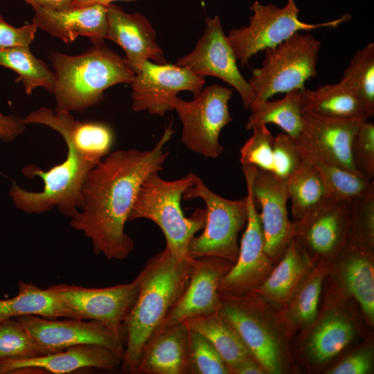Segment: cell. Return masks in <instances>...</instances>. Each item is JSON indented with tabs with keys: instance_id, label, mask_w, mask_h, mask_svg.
Masks as SVG:
<instances>
[{
	"instance_id": "6da1fadb",
	"label": "cell",
	"mask_w": 374,
	"mask_h": 374,
	"mask_svg": "<svg viewBox=\"0 0 374 374\" xmlns=\"http://www.w3.org/2000/svg\"><path fill=\"white\" fill-rule=\"evenodd\" d=\"M172 134L170 124L151 150L110 152L88 174L82 208L70 224L91 240L95 254L123 260L132 252L134 241L125 224L143 180L163 169L169 154L166 145Z\"/></svg>"
},
{
	"instance_id": "7a4b0ae2",
	"label": "cell",
	"mask_w": 374,
	"mask_h": 374,
	"mask_svg": "<svg viewBox=\"0 0 374 374\" xmlns=\"http://www.w3.org/2000/svg\"><path fill=\"white\" fill-rule=\"evenodd\" d=\"M194 260L178 258L165 248L138 274L139 293L123 323V371L136 373L145 346L187 287Z\"/></svg>"
},
{
	"instance_id": "3957f363",
	"label": "cell",
	"mask_w": 374,
	"mask_h": 374,
	"mask_svg": "<svg viewBox=\"0 0 374 374\" xmlns=\"http://www.w3.org/2000/svg\"><path fill=\"white\" fill-rule=\"evenodd\" d=\"M51 60L56 77L55 111L84 110L98 103L106 89L130 84L135 75L125 59L103 44L79 55L51 53Z\"/></svg>"
},
{
	"instance_id": "277c9868",
	"label": "cell",
	"mask_w": 374,
	"mask_h": 374,
	"mask_svg": "<svg viewBox=\"0 0 374 374\" xmlns=\"http://www.w3.org/2000/svg\"><path fill=\"white\" fill-rule=\"evenodd\" d=\"M154 172L141 184L130 211L128 221L144 218L154 222L162 231L169 251L180 259L189 258L188 249L196 233L204 227L206 210L198 208L185 217L181 208L184 192L195 180L190 172L173 181H167Z\"/></svg>"
},
{
	"instance_id": "5b68a950",
	"label": "cell",
	"mask_w": 374,
	"mask_h": 374,
	"mask_svg": "<svg viewBox=\"0 0 374 374\" xmlns=\"http://www.w3.org/2000/svg\"><path fill=\"white\" fill-rule=\"evenodd\" d=\"M66 145V159L47 171L35 165L23 169L26 177H41L44 187L40 192H30L13 182L10 195L18 209L40 214L56 207L62 215L71 219L82 209V187L96 165L80 156L71 145Z\"/></svg>"
},
{
	"instance_id": "8992f818",
	"label": "cell",
	"mask_w": 374,
	"mask_h": 374,
	"mask_svg": "<svg viewBox=\"0 0 374 374\" xmlns=\"http://www.w3.org/2000/svg\"><path fill=\"white\" fill-rule=\"evenodd\" d=\"M321 45L312 35L299 32L266 49L262 66L253 69L248 80L256 94L253 103L278 93L305 88V82L317 75Z\"/></svg>"
},
{
	"instance_id": "52a82bcc",
	"label": "cell",
	"mask_w": 374,
	"mask_h": 374,
	"mask_svg": "<svg viewBox=\"0 0 374 374\" xmlns=\"http://www.w3.org/2000/svg\"><path fill=\"white\" fill-rule=\"evenodd\" d=\"M182 197L185 200L199 198L206 205L204 230L190 242L188 256L193 259L216 257L235 263L239 253L238 233L247 221V196L238 200L226 199L210 190L196 176Z\"/></svg>"
},
{
	"instance_id": "ba28073f",
	"label": "cell",
	"mask_w": 374,
	"mask_h": 374,
	"mask_svg": "<svg viewBox=\"0 0 374 374\" xmlns=\"http://www.w3.org/2000/svg\"><path fill=\"white\" fill-rule=\"evenodd\" d=\"M250 9L253 15L249 18V25L233 28L226 36L241 66L247 64L253 55L277 46L296 33L336 28L350 18L348 14H345L323 23L303 22L299 17L300 10L294 0H287L283 8L273 4L264 6L256 1Z\"/></svg>"
},
{
	"instance_id": "9c48e42d",
	"label": "cell",
	"mask_w": 374,
	"mask_h": 374,
	"mask_svg": "<svg viewBox=\"0 0 374 374\" xmlns=\"http://www.w3.org/2000/svg\"><path fill=\"white\" fill-rule=\"evenodd\" d=\"M233 89L212 84L194 95L191 101L176 97L172 101L182 123L181 142L191 151L206 158L223 152L220 134L232 121L229 107Z\"/></svg>"
},
{
	"instance_id": "30bf717a",
	"label": "cell",
	"mask_w": 374,
	"mask_h": 374,
	"mask_svg": "<svg viewBox=\"0 0 374 374\" xmlns=\"http://www.w3.org/2000/svg\"><path fill=\"white\" fill-rule=\"evenodd\" d=\"M242 166L247 184L248 215L238 259L220 283L219 292L226 299L238 298L256 289L269 274L271 265V259L264 249L260 215L251 189L256 167L249 164Z\"/></svg>"
},
{
	"instance_id": "8fae6325",
	"label": "cell",
	"mask_w": 374,
	"mask_h": 374,
	"mask_svg": "<svg viewBox=\"0 0 374 374\" xmlns=\"http://www.w3.org/2000/svg\"><path fill=\"white\" fill-rule=\"evenodd\" d=\"M69 318L101 322L125 336L123 323L140 287L139 275L129 283L103 288L57 284L51 285Z\"/></svg>"
},
{
	"instance_id": "7c38bea8",
	"label": "cell",
	"mask_w": 374,
	"mask_h": 374,
	"mask_svg": "<svg viewBox=\"0 0 374 374\" xmlns=\"http://www.w3.org/2000/svg\"><path fill=\"white\" fill-rule=\"evenodd\" d=\"M206 25L194 50L179 59L175 64L201 78L212 75L220 78L238 92L244 107L249 109L256 94L238 69L236 57L224 33L219 17H207Z\"/></svg>"
},
{
	"instance_id": "4fadbf2b",
	"label": "cell",
	"mask_w": 374,
	"mask_h": 374,
	"mask_svg": "<svg viewBox=\"0 0 374 374\" xmlns=\"http://www.w3.org/2000/svg\"><path fill=\"white\" fill-rule=\"evenodd\" d=\"M14 319L41 345L54 353L74 346L93 344L109 349L123 360L125 336L101 322L71 318L59 320L35 315Z\"/></svg>"
},
{
	"instance_id": "5bb4252c",
	"label": "cell",
	"mask_w": 374,
	"mask_h": 374,
	"mask_svg": "<svg viewBox=\"0 0 374 374\" xmlns=\"http://www.w3.org/2000/svg\"><path fill=\"white\" fill-rule=\"evenodd\" d=\"M204 83V78L186 68L146 60L130 83L132 109L163 116L174 109L172 101L179 91H190L195 95L203 89Z\"/></svg>"
},
{
	"instance_id": "9a60e30c",
	"label": "cell",
	"mask_w": 374,
	"mask_h": 374,
	"mask_svg": "<svg viewBox=\"0 0 374 374\" xmlns=\"http://www.w3.org/2000/svg\"><path fill=\"white\" fill-rule=\"evenodd\" d=\"M303 130L295 141L302 157H315L355 172L350 147L362 122L359 119L337 118L302 111ZM357 174V173H356Z\"/></svg>"
},
{
	"instance_id": "2e32d148",
	"label": "cell",
	"mask_w": 374,
	"mask_h": 374,
	"mask_svg": "<svg viewBox=\"0 0 374 374\" xmlns=\"http://www.w3.org/2000/svg\"><path fill=\"white\" fill-rule=\"evenodd\" d=\"M231 262L216 257L195 258L187 287L158 329L218 313L222 303L219 285Z\"/></svg>"
},
{
	"instance_id": "e0dca14e",
	"label": "cell",
	"mask_w": 374,
	"mask_h": 374,
	"mask_svg": "<svg viewBox=\"0 0 374 374\" xmlns=\"http://www.w3.org/2000/svg\"><path fill=\"white\" fill-rule=\"evenodd\" d=\"M287 180L256 168L251 189L260 213L266 254L271 259L280 257L294 235V224L288 218Z\"/></svg>"
},
{
	"instance_id": "ac0fdd59",
	"label": "cell",
	"mask_w": 374,
	"mask_h": 374,
	"mask_svg": "<svg viewBox=\"0 0 374 374\" xmlns=\"http://www.w3.org/2000/svg\"><path fill=\"white\" fill-rule=\"evenodd\" d=\"M349 203L326 197L312 211L294 223L293 240L305 252L328 256L348 237Z\"/></svg>"
},
{
	"instance_id": "d6986e66",
	"label": "cell",
	"mask_w": 374,
	"mask_h": 374,
	"mask_svg": "<svg viewBox=\"0 0 374 374\" xmlns=\"http://www.w3.org/2000/svg\"><path fill=\"white\" fill-rule=\"evenodd\" d=\"M24 124H41L58 132L66 145H71L80 156L97 165L110 153L114 135L112 128L97 122H80L69 112L40 107L21 118Z\"/></svg>"
},
{
	"instance_id": "ffe728a7",
	"label": "cell",
	"mask_w": 374,
	"mask_h": 374,
	"mask_svg": "<svg viewBox=\"0 0 374 374\" xmlns=\"http://www.w3.org/2000/svg\"><path fill=\"white\" fill-rule=\"evenodd\" d=\"M121 364L122 358L109 349L83 344L33 358L0 362V373L66 374L88 368L114 370Z\"/></svg>"
},
{
	"instance_id": "44dd1931",
	"label": "cell",
	"mask_w": 374,
	"mask_h": 374,
	"mask_svg": "<svg viewBox=\"0 0 374 374\" xmlns=\"http://www.w3.org/2000/svg\"><path fill=\"white\" fill-rule=\"evenodd\" d=\"M105 38L114 41L125 51L127 64L136 74L146 60L166 64L163 51L156 42V33L150 21L140 13L130 14L118 6L107 7Z\"/></svg>"
},
{
	"instance_id": "7402d4cb",
	"label": "cell",
	"mask_w": 374,
	"mask_h": 374,
	"mask_svg": "<svg viewBox=\"0 0 374 374\" xmlns=\"http://www.w3.org/2000/svg\"><path fill=\"white\" fill-rule=\"evenodd\" d=\"M32 24L66 43L78 36L88 37L94 45L103 44L107 29V7L99 4L65 10H55L38 6Z\"/></svg>"
},
{
	"instance_id": "603a6c76",
	"label": "cell",
	"mask_w": 374,
	"mask_h": 374,
	"mask_svg": "<svg viewBox=\"0 0 374 374\" xmlns=\"http://www.w3.org/2000/svg\"><path fill=\"white\" fill-rule=\"evenodd\" d=\"M225 299L222 300L218 314L235 330L265 371L280 373V348L274 335L246 304L232 299Z\"/></svg>"
},
{
	"instance_id": "cb8c5ba5",
	"label": "cell",
	"mask_w": 374,
	"mask_h": 374,
	"mask_svg": "<svg viewBox=\"0 0 374 374\" xmlns=\"http://www.w3.org/2000/svg\"><path fill=\"white\" fill-rule=\"evenodd\" d=\"M136 373L188 374V332L184 322L158 329L142 352Z\"/></svg>"
},
{
	"instance_id": "d4e9b609",
	"label": "cell",
	"mask_w": 374,
	"mask_h": 374,
	"mask_svg": "<svg viewBox=\"0 0 374 374\" xmlns=\"http://www.w3.org/2000/svg\"><path fill=\"white\" fill-rule=\"evenodd\" d=\"M301 105L303 110L323 116L362 121L370 117L358 97L341 81L314 90L305 88Z\"/></svg>"
},
{
	"instance_id": "484cf974",
	"label": "cell",
	"mask_w": 374,
	"mask_h": 374,
	"mask_svg": "<svg viewBox=\"0 0 374 374\" xmlns=\"http://www.w3.org/2000/svg\"><path fill=\"white\" fill-rule=\"evenodd\" d=\"M25 315L49 319L69 318L51 286L42 289L34 283L19 281L16 296L0 300V321Z\"/></svg>"
},
{
	"instance_id": "4316f807",
	"label": "cell",
	"mask_w": 374,
	"mask_h": 374,
	"mask_svg": "<svg viewBox=\"0 0 374 374\" xmlns=\"http://www.w3.org/2000/svg\"><path fill=\"white\" fill-rule=\"evenodd\" d=\"M184 323L207 339L231 373L246 361L255 359L235 330L218 313L194 317Z\"/></svg>"
},
{
	"instance_id": "83f0119b",
	"label": "cell",
	"mask_w": 374,
	"mask_h": 374,
	"mask_svg": "<svg viewBox=\"0 0 374 374\" xmlns=\"http://www.w3.org/2000/svg\"><path fill=\"white\" fill-rule=\"evenodd\" d=\"M303 89L289 91L279 100L267 99L253 103L249 107L251 114L246 128L251 130L258 125L272 123L296 141L303 130L301 94Z\"/></svg>"
},
{
	"instance_id": "f1b7e54d",
	"label": "cell",
	"mask_w": 374,
	"mask_h": 374,
	"mask_svg": "<svg viewBox=\"0 0 374 374\" xmlns=\"http://www.w3.org/2000/svg\"><path fill=\"white\" fill-rule=\"evenodd\" d=\"M307 255L292 239L278 266L256 290L264 297L278 304L287 302L305 272Z\"/></svg>"
},
{
	"instance_id": "f546056e",
	"label": "cell",
	"mask_w": 374,
	"mask_h": 374,
	"mask_svg": "<svg viewBox=\"0 0 374 374\" xmlns=\"http://www.w3.org/2000/svg\"><path fill=\"white\" fill-rule=\"evenodd\" d=\"M286 182L294 222L305 217L326 197L319 172L306 159H303L299 168L287 178Z\"/></svg>"
},
{
	"instance_id": "4dcf8cb0",
	"label": "cell",
	"mask_w": 374,
	"mask_h": 374,
	"mask_svg": "<svg viewBox=\"0 0 374 374\" xmlns=\"http://www.w3.org/2000/svg\"><path fill=\"white\" fill-rule=\"evenodd\" d=\"M0 66L9 68L19 75L17 80L22 82L28 95L37 87H44L49 92H53L55 88V74L33 55L29 47L0 49Z\"/></svg>"
},
{
	"instance_id": "1f68e13d",
	"label": "cell",
	"mask_w": 374,
	"mask_h": 374,
	"mask_svg": "<svg viewBox=\"0 0 374 374\" xmlns=\"http://www.w3.org/2000/svg\"><path fill=\"white\" fill-rule=\"evenodd\" d=\"M345 262L344 279L350 293L356 299L365 314L374 319V269L366 248L352 247Z\"/></svg>"
},
{
	"instance_id": "d6a6232c",
	"label": "cell",
	"mask_w": 374,
	"mask_h": 374,
	"mask_svg": "<svg viewBox=\"0 0 374 374\" xmlns=\"http://www.w3.org/2000/svg\"><path fill=\"white\" fill-rule=\"evenodd\" d=\"M317 168L323 183L326 197L349 202L374 194L373 181L315 157H303Z\"/></svg>"
},
{
	"instance_id": "836d02e7",
	"label": "cell",
	"mask_w": 374,
	"mask_h": 374,
	"mask_svg": "<svg viewBox=\"0 0 374 374\" xmlns=\"http://www.w3.org/2000/svg\"><path fill=\"white\" fill-rule=\"evenodd\" d=\"M355 330L344 317L332 314L317 326L308 342L312 357L323 362L341 351L351 341Z\"/></svg>"
},
{
	"instance_id": "e575fe53",
	"label": "cell",
	"mask_w": 374,
	"mask_h": 374,
	"mask_svg": "<svg viewBox=\"0 0 374 374\" xmlns=\"http://www.w3.org/2000/svg\"><path fill=\"white\" fill-rule=\"evenodd\" d=\"M358 97L369 116L374 114V43L357 51L340 80Z\"/></svg>"
},
{
	"instance_id": "d590c367",
	"label": "cell",
	"mask_w": 374,
	"mask_h": 374,
	"mask_svg": "<svg viewBox=\"0 0 374 374\" xmlns=\"http://www.w3.org/2000/svg\"><path fill=\"white\" fill-rule=\"evenodd\" d=\"M53 353L41 345L15 319L0 321V362L26 359Z\"/></svg>"
},
{
	"instance_id": "8d00e7d4",
	"label": "cell",
	"mask_w": 374,
	"mask_h": 374,
	"mask_svg": "<svg viewBox=\"0 0 374 374\" xmlns=\"http://www.w3.org/2000/svg\"><path fill=\"white\" fill-rule=\"evenodd\" d=\"M187 328L189 373H231L229 367L207 339L195 329L188 326Z\"/></svg>"
},
{
	"instance_id": "74e56055",
	"label": "cell",
	"mask_w": 374,
	"mask_h": 374,
	"mask_svg": "<svg viewBox=\"0 0 374 374\" xmlns=\"http://www.w3.org/2000/svg\"><path fill=\"white\" fill-rule=\"evenodd\" d=\"M252 136L240 149V161L242 165L249 164L257 168L273 171L274 136L267 125L253 127Z\"/></svg>"
},
{
	"instance_id": "f35d334b",
	"label": "cell",
	"mask_w": 374,
	"mask_h": 374,
	"mask_svg": "<svg viewBox=\"0 0 374 374\" xmlns=\"http://www.w3.org/2000/svg\"><path fill=\"white\" fill-rule=\"evenodd\" d=\"M350 154L355 172L369 180L374 177V125L364 121L351 143Z\"/></svg>"
},
{
	"instance_id": "ab89813d",
	"label": "cell",
	"mask_w": 374,
	"mask_h": 374,
	"mask_svg": "<svg viewBox=\"0 0 374 374\" xmlns=\"http://www.w3.org/2000/svg\"><path fill=\"white\" fill-rule=\"evenodd\" d=\"M349 230H355L362 246L371 247L374 242V194L348 202Z\"/></svg>"
},
{
	"instance_id": "60d3db41",
	"label": "cell",
	"mask_w": 374,
	"mask_h": 374,
	"mask_svg": "<svg viewBox=\"0 0 374 374\" xmlns=\"http://www.w3.org/2000/svg\"><path fill=\"white\" fill-rule=\"evenodd\" d=\"M303 157L295 141L285 132L273 140V171L276 176L287 178L299 168Z\"/></svg>"
},
{
	"instance_id": "b9f144b4",
	"label": "cell",
	"mask_w": 374,
	"mask_h": 374,
	"mask_svg": "<svg viewBox=\"0 0 374 374\" xmlns=\"http://www.w3.org/2000/svg\"><path fill=\"white\" fill-rule=\"evenodd\" d=\"M322 280L321 273L315 274L305 282L296 296L294 313L303 324L310 325L317 317Z\"/></svg>"
},
{
	"instance_id": "7bdbcfd3",
	"label": "cell",
	"mask_w": 374,
	"mask_h": 374,
	"mask_svg": "<svg viewBox=\"0 0 374 374\" xmlns=\"http://www.w3.org/2000/svg\"><path fill=\"white\" fill-rule=\"evenodd\" d=\"M37 29L33 24L15 28L6 23L0 15V49L29 47L35 39Z\"/></svg>"
},
{
	"instance_id": "ee69618b",
	"label": "cell",
	"mask_w": 374,
	"mask_h": 374,
	"mask_svg": "<svg viewBox=\"0 0 374 374\" xmlns=\"http://www.w3.org/2000/svg\"><path fill=\"white\" fill-rule=\"evenodd\" d=\"M372 365V353L369 350L357 351L330 369L331 374H364L368 373Z\"/></svg>"
},
{
	"instance_id": "f6af8a7d",
	"label": "cell",
	"mask_w": 374,
	"mask_h": 374,
	"mask_svg": "<svg viewBox=\"0 0 374 374\" xmlns=\"http://www.w3.org/2000/svg\"><path fill=\"white\" fill-rule=\"evenodd\" d=\"M25 130V124L15 116H6L0 113V139L10 142Z\"/></svg>"
},
{
	"instance_id": "bcb514c9",
	"label": "cell",
	"mask_w": 374,
	"mask_h": 374,
	"mask_svg": "<svg viewBox=\"0 0 374 374\" xmlns=\"http://www.w3.org/2000/svg\"><path fill=\"white\" fill-rule=\"evenodd\" d=\"M27 3L55 10H65L71 8L73 0H24Z\"/></svg>"
},
{
	"instance_id": "7dc6e473",
	"label": "cell",
	"mask_w": 374,
	"mask_h": 374,
	"mask_svg": "<svg viewBox=\"0 0 374 374\" xmlns=\"http://www.w3.org/2000/svg\"><path fill=\"white\" fill-rule=\"evenodd\" d=\"M265 370L262 366L255 360L249 359L240 365L235 369L233 373L238 374H262L264 373Z\"/></svg>"
},
{
	"instance_id": "c3c4849f",
	"label": "cell",
	"mask_w": 374,
	"mask_h": 374,
	"mask_svg": "<svg viewBox=\"0 0 374 374\" xmlns=\"http://www.w3.org/2000/svg\"><path fill=\"white\" fill-rule=\"evenodd\" d=\"M118 0H87L83 7L99 4L105 7H108L112 2ZM123 1H136V0H123Z\"/></svg>"
},
{
	"instance_id": "681fc988",
	"label": "cell",
	"mask_w": 374,
	"mask_h": 374,
	"mask_svg": "<svg viewBox=\"0 0 374 374\" xmlns=\"http://www.w3.org/2000/svg\"><path fill=\"white\" fill-rule=\"evenodd\" d=\"M87 0H73L71 4V8H78L84 6Z\"/></svg>"
},
{
	"instance_id": "f907efd6",
	"label": "cell",
	"mask_w": 374,
	"mask_h": 374,
	"mask_svg": "<svg viewBox=\"0 0 374 374\" xmlns=\"http://www.w3.org/2000/svg\"></svg>"
}]
</instances>
